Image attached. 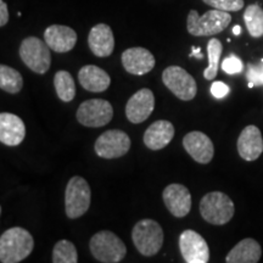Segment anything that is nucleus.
Masks as SVG:
<instances>
[{"mask_svg": "<svg viewBox=\"0 0 263 263\" xmlns=\"http://www.w3.org/2000/svg\"><path fill=\"white\" fill-rule=\"evenodd\" d=\"M88 44L91 52L98 58H107L115 49V38L110 26L99 24L90 29Z\"/></svg>", "mask_w": 263, "mask_h": 263, "instance_id": "19", "label": "nucleus"}, {"mask_svg": "<svg viewBox=\"0 0 263 263\" xmlns=\"http://www.w3.org/2000/svg\"><path fill=\"white\" fill-rule=\"evenodd\" d=\"M192 54H190V58H196V59H201L203 58V55L201 54V48H196V47H193L192 49Z\"/></svg>", "mask_w": 263, "mask_h": 263, "instance_id": "33", "label": "nucleus"}, {"mask_svg": "<svg viewBox=\"0 0 263 263\" xmlns=\"http://www.w3.org/2000/svg\"><path fill=\"white\" fill-rule=\"evenodd\" d=\"M162 82L177 98L183 101L193 100L197 93V85L194 77L180 66L167 67L162 72Z\"/></svg>", "mask_w": 263, "mask_h": 263, "instance_id": "9", "label": "nucleus"}, {"mask_svg": "<svg viewBox=\"0 0 263 263\" xmlns=\"http://www.w3.org/2000/svg\"><path fill=\"white\" fill-rule=\"evenodd\" d=\"M78 81L85 90L101 93L110 87L111 78L106 71L95 65L83 66L78 72Z\"/></svg>", "mask_w": 263, "mask_h": 263, "instance_id": "21", "label": "nucleus"}, {"mask_svg": "<svg viewBox=\"0 0 263 263\" xmlns=\"http://www.w3.org/2000/svg\"><path fill=\"white\" fill-rule=\"evenodd\" d=\"M52 262L54 263H77L78 254L76 246L68 240H60L52 250Z\"/></svg>", "mask_w": 263, "mask_h": 263, "instance_id": "27", "label": "nucleus"}, {"mask_svg": "<svg viewBox=\"0 0 263 263\" xmlns=\"http://www.w3.org/2000/svg\"><path fill=\"white\" fill-rule=\"evenodd\" d=\"M155 107V97L147 88L138 90L132 95L126 105V116L132 123H141L146 121Z\"/></svg>", "mask_w": 263, "mask_h": 263, "instance_id": "13", "label": "nucleus"}, {"mask_svg": "<svg viewBox=\"0 0 263 263\" xmlns=\"http://www.w3.org/2000/svg\"><path fill=\"white\" fill-rule=\"evenodd\" d=\"M179 249L186 263H207L210 261L209 245L195 230L186 229L180 234Z\"/></svg>", "mask_w": 263, "mask_h": 263, "instance_id": "11", "label": "nucleus"}, {"mask_svg": "<svg viewBox=\"0 0 263 263\" xmlns=\"http://www.w3.org/2000/svg\"><path fill=\"white\" fill-rule=\"evenodd\" d=\"M233 33H234L235 35H240L241 34V27H240V26H234V27H233Z\"/></svg>", "mask_w": 263, "mask_h": 263, "instance_id": "34", "label": "nucleus"}, {"mask_svg": "<svg viewBox=\"0 0 263 263\" xmlns=\"http://www.w3.org/2000/svg\"><path fill=\"white\" fill-rule=\"evenodd\" d=\"M95 153L103 159H118L122 157L130 149V138L120 129L104 132L95 141Z\"/></svg>", "mask_w": 263, "mask_h": 263, "instance_id": "10", "label": "nucleus"}, {"mask_svg": "<svg viewBox=\"0 0 263 263\" xmlns=\"http://www.w3.org/2000/svg\"><path fill=\"white\" fill-rule=\"evenodd\" d=\"M54 87L59 99L64 103H70L76 97V84L70 72L58 71L54 77Z\"/></svg>", "mask_w": 263, "mask_h": 263, "instance_id": "23", "label": "nucleus"}, {"mask_svg": "<svg viewBox=\"0 0 263 263\" xmlns=\"http://www.w3.org/2000/svg\"><path fill=\"white\" fill-rule=\"evenodd\" d=\"M163 202L177 218H183L192 210V194L183 184H170L163 190Z\"/></svg>", "mask_w": 263, "mask_h": 263, "instance_id": "12", "label": "nucleus"}, {"mask_svg": "<svg viewBox=\"0 0 263 263\" xmlns=\"http://www.w3.org/2000/svg\"><path fill=\"white\" fill-rule=\"evenodd\" d=\"M9 22V11H8V5L4 0H0V26L4 27V26Z\"/></svg>", "mask_w": 263, "mask_h": 263, "instance_id": "32", "label": "nucleus"}, {"mask_svg": "<svg viewBox=\"0 0 263 263\" xmlns=\"http://www.w3.org/2000/svg\"><path fill=\"white\" fill-rule=\"evenodd\" d=\"M89 249L94 258L103 263H117L126 257L124 242L110 230H101L90 239Z\"/></svg>", "mask_w": 263, "mask_h": 263, "instance_id": "4", "label": "nucleus"}, {"mask_svg": "<svg viewBox=\"0 0 263 263\" xmlns=\"http://www.w3.org/2000/svg\"><path fill=\"white\" fill-rule=\"evenodd\" d=\"M26 137L25 122L14 114H0V141L8 146H17Z\"/></svg>", "mask_w": 263, "mask_h": 263, "instance_id": "17", "label": "nucleus"}, {"mask_svg": "<svg viewBox=\"0 0 263 263\" xmlns=\"http://www.w3.org/2000/svg\"><path fill=\"white\" fill-rule=\"evenodd\" d=\"M246 78H248L249 82H251L255 85H263V60H261V64L258 65H248Z\"/></svg>", "mask_w": 263, "mask_h": 263, "instance_id": "30", "label": "nucleus"}, {"mask_svg": "<svg viewBox=\"0 0 263 263\" xmlns=\"http://www.w3.org/2000/svg\"><path fill=\"white\" fill-rule=\"evenodd\" d=\"M244 21L250 35L259 38L263 35V9L258 4L249 5L244 12Z\"/></svg>", "mask_w": 263, "mask_h": 263, "instance_id": "25", "label": "nucleus"}, {"mask_svg": "<svg viewBox=\"0 0 263 263\" xmlns=\"http://www.w3.org/2000/svg\"><path fill=\"white\" fill-rule=\"evenodd\" d=\"M222 43L217 38H211L207 43V57H209V66L203 71V77L207 81L215 80L217 73H218L219 59L222 55Z\"/></svg>", "mask_w": 263, "mask_h": 263, "instance_id": "26", "label": "nucleus"}, {"mask_svg": "<svg viewBox=\"0 0 263 263\" xmlns=\"http://www.w3.org/2000/svg\"><path fill=\"white\" fill-rule=\"evenodd\" d=\"M262 256L261 246L255 239L246 238L238 242L227 255V263H257Z\"/></svg>", "mask_w": 263, "mask_h": 263, "instance_id": "22", "label": "nucleus"}, {"mask_svg": "<svg viewBox=\"0 0 263 263\" xmlns=\"http://www.w3.org/2000/svg\"><path fill=\"white\" fill-rule=\"evenodd\" d=\"M132 239L141 255L151 257L162 248L163 230L154 219H141L132 230Z\"/></svg>", "mask_w": 263, "mask_h": 263, "instance_id": "5", "label": "nucleus"}, {"mask_svg": "<svg viewBox=\"0 0 263 263\" xmlns=\"http://www.w3.org/2000/svg\"><path fill=\"white\" fill-rule=\"evenodd\" d=\"M76 117L78 122L85 127L99 128L106 126L114 117L112 105L104 99H91L80 105Z\"/></svg>", "mask_w": 263, "mask_h": 263, "instance_id": "8", "label": "nucleus"}, {"mask_svg": "<svg viewBox=\"0 0 263 263\" xmlns=\"http://www.w3.org/2000/svg\"><path fill=\"white\" fill-rule=\"evenodd\" d=\"M34 249V239L31 233L21 227L5 230L0 236V261L2 263H18L27 258Z\"/></svg>", "mask_w": 263, "mask_h": 263, "instance_id": "1", "label": "nucleus"}, {"mask_svg": "<svg viewBox=\"0 0 263 263\" xmlns=\"http://www.w3.org/2000/svg\"><path fill=\"white\" fill-rule=\"evenodd\" d=\"M238 151L245 161L257 160L263 153V139L261 130L256 126H248L238 138Z\"/></svg>", "mask_w": 263, "mask_h": 263, "instance_id": "18", "label": "nucleus"}, {"mask_svg": "<svg viewBox=\"0 0 263 263\" xmlns=\"http://www.w3.org/2000/svg\"><path fill=\"white\" fill-rule=\"evenodd\" d=\"M174 137V127L170 121H156L150 124L144 134V144L147 149L157 151L166 147Z\"/></svg>", "mask_w": 263, "mask_h": 263, "instance_id": "20", "label": "nucleus"}, {"mask_svg": "<svg viewBox=\"0 0 263 263\" xmlns=\"http://www.w3.org/2000/svg\"><path fill=\"white\" fill-rule=\"evenodd\" d=\"M221 67L226 73L235 74L242 72V70H244V64H242L241 59H239L236 55L232 54L223 60Z\"/></svg>", "mask_w": 263, "mask_h": 263, "instance_id": "29", "label": "nucleus"}, {"mask_svg": "<svg viewBox=\"0 0 263 263\" xmlns=\"http://www.w3.org/2000/svg\"><path fill=\"white\" fill-rule=\"evenodd\" d=\"M91 201L90 186L82 177H72L65 192V210L70 219H77L89 210Z\"/></svg>", "mask_w": 263, "mask_h": 263, "instance_id": "6", "label": "nucleus"}, {"mask_svg": "<svg viewBox=\"0 0 263 263\" xmlns=\"http://www.w3.org/2000/svg\"><path fill=\"white\" fill-rule=\"evenodd\" d=\"M24 87V78L15 68L6 65L0 66V88L10 94H17Z\"/></svg>", "mask_w": 263, "mask_h": 263, "instance_id": "24", "label": "nucleus"}, {"mask_svg": "<svg viewBox=\"0 0 263 263\" xmlns=\"http://www.w3.org/2000/svg\"><path fill=\"white\" fill-rule=\"evenodd\" d=\"M51 49L37 37L24 39L20 47V58L29 70L38 74L48 72L51 65Z\"/></svg>", "mask_w": 263, "mask_h": 263, "instance_id": "7", "label": "nucleus"}, {"mask_svg": "<svg viewBox=\"0 0 263 263\" xmlns=\"http://www.w3.org/2000/svg\"><path fill=\"white\" fill-rule=\"evenodd\" d=\"M229 87L226 83H223L221 81H216L213 82L211 85V94L215 97L216 99H223L226 98L227 95L229 94Z\"/></svg>", "mask_w": 263, "mask_h": 263, "instance_id": "31", "label": "nucleus"}, {"mask_svg": "<svg viewBox=\"0 0 263 263\" xmlns=\"http://www.w3.org/2000/svg\"><path fill=\"white\" fill-rule=\"evenodd\" d=\"M230 21L232 16L229 12L222 10H210L202 16H199L196 10H190L186 20V28L190 34L195 37H207L224 31Z\"/></svg>", "mask_w": 263, "mask_h": 263, "instance_id": "2", "label": "nucleus"}, {"mask_svg": "<svg viewBox=\"0 0 263 263\" xmlns=\"http://www.w3.org/2000/svg\"><path fill=\"white\" fill-rule=\"evenodd\" d=\"M122 65L128 73L143 76L155 67V58L145 48H129L123 51Z\"/></svg>", "mask_w": 263, "mask_h": 263, "instance_id": "15", "label": "nucleus"}, {"mask_svg": "<svg viewBox=\"0 0 263 263\" xmlns=\"http://www.w3.org/2000/svg\"><path fill=\"white\" fill-rule=\"evenodd\" d=\"M199 209L202 218L213 226H223L228 223L235 212L232 199L221 192L206 194L200 201Z\"/></svg>", "mask_w": 263, "mask_h": 263, "instance_id": "3", "label": "nucleus"}, {"mask_svg": "<svg viewBox=\"0 0 263 263\" xmlns=\"http://www.w3.org/2000/svg\"><path fill=\"white\" fill-rule=\"evenodd\" d=\"M207 5L212 6L213 9L222 10V11L233 12L239 11L244 8V0H202Z\"/></svg>", "mask_w": 263, "mask_h": 263, "instance_id": "28", "label": "nucleus"}, {"mask_svg": "<svg viewBox=\"0 0 263 263\" xmlns=\"http://www.w3.org/2000/svg\"><path fill=\"white\" fill-rule=\"evenodd\" d=\"M183 146L196 162L202 164L211 162L215 155L212 140L205 133L199 130L190 132L186 134L183 138Z\"/></svg>", "mask_w": 263, "mask_h": 263, "instance_id": "14", "label": "nucleus"}, {"mask_svg": "<svg viewBox=\"0 0 263 263\" xmlns=\"http://www.w3.org/2000/svg\"><path fill=\"white\" fill-rule=\"evenodd\" d=\"M44 41L55 52H67L74 48L77 33L67 26L51 25L45 29Z\"/></svg>", "mask_w": 263, "mask_h": 263, "instance_id": "16", "label": "nucleus"}]
</instances>
